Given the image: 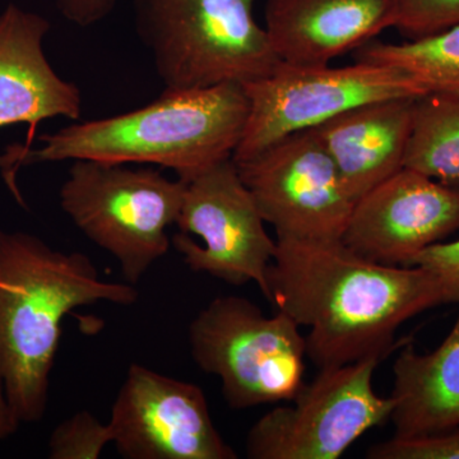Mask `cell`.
Masks as SVG:
<instances>
[{
    "instance_id": "obj_11",
    "label": "cell",
    "mask_w": 459,
    "mask_h": 459,
    "mask_svg": "<svg viewBox=\"0 0 459 459\" xmlns=\"http://www.w3.org/2000/svg\"><path fill=\"white\" fill-rule=\"evenodd\" d=\"M108 424L124 458H238L214 427L198 385L143 365L129 367Z\"/></svg>"
},
{
    "instance_id": "obj_21",
    "label": "cell",
    "mask_w": 459,
    "mask_h": 459,
    "mask_svg": "<svg viewBox=\"0 0 459 459\" xmlns=\"http://www.w3.org/2000/svg\"><path fill=\"white\" fill-rule=\"evenodd\" d=\"M369 459H459V425L413 439H392L376 443L367 452Z\"/></svg>"
},
{
    "instance_id": "obj_7",
    "label": "cell",
    "mask_w": 459,
    "mask_h": 459,
    "mask_svg": "<svg viewBox=\"0 0 459 459\" xmlns=\"http://www.w3.org/2000/svg\"><path fill=\"white\" fill-rule=\"evenodd\" d=\"M249 114L232 160L246 161L287 135L307 131L370 102L418 99L433 93L427 83L400 68L377 63L353 65H291L244 84Z\"/></svg>"
},
{
    "instance_id": "obj_22",
    "label": "cell",
    "mask_w": 459,
    "mask_h": 459,
    "mask_svg": "<svg viewBox=\"0 0 459 459\" xmlns=\"http://www.w3.org/2000/svg\"><path fill=\"white\" fill-rule=\"evenodd\" d=\"M409 267H421L434 272L459 289V240L437 243L425 247L409 263Z\"/></svg>"
},
{
    "instance_id": "obj_4",
    "label": "cell",
    "mask_w": 459,
    "mask_h": 459,
    "mask_svg": "<svg viewBox=\"0 0 459 459\" xmlns=\"http://www.w3.org/2000/svg\"><path fill=\"white\" fill-rule=\"evenodd\" d=\"M255 0H135V30L165 90L255 82L280 57L255 18Z\"/></svg>"
},
{
    "instance_id": "obj_2",
    "label": "cell",
    "mask_w": 459,
    "mask_h": 459,
    "mask_svg": "<svg viewBox=\"0 0 459 459\" xmlns=\"http://www.w3.org/2000/svg\"><path fill=\"white\" fill-rule=\"evenodd\" d=\"M247 114L249 100L241 84L164 90L137 110L45 133L38 138L39 147L9 146L0 155V170L20 199L16 175L21 168L75 160L159 166L188 183L232 159Z\"/></svg>"
},
{
    "instance_id": "obj_8",
    "label": "cell",
    "mask_w": 459,
    "mask_h": 459,
    "mask_svg": "<svg viewBox=\"0 0 459 459\" xmlns=\"http://www.w3.org/2000/svg\"><path fill=\"white\" fill-rule=\"evenodd\" d=\"M380 356L319 369L292 406L265 413L247 435L250 459H338L361 435L391 416L394 400L380 397L373 377Z\"/></svg>"
},
{
    "instance_id": "obj_16",
    "label": "cell",
    "mask_w": 459,
    "mask_h": 459,
    "mask_svg": "<svg viewBox=\"0 0 459 459\" xmlns=\"http://www.w3.org/2000/svg\"><path fill=\"white\" fill-rule=\"evenodd\" d=\"M394 437L413 439L459 425V316L437 350L419 353L412 342L394 364Z\"/></svg>"
},
{
    "instance_id": "obj_19",
    "label": "cell",
    "mask_w": 459,
    "mask_h": 459,
    "mask_svg": "<svg viewBox=\"0 0 459 459\" xmlns=\"http://www.w3.org/2000/svg\"><path fill=\"white\" fill-rule=\"evenodd\" d=\"M108 444L113 437L108 422L80 411L54 429L48 446L51 459H98Z\"/></svg>"
},
{
    "instance_id": "obj_5",
    "label": "cell",
    "mask_w": 459,
    "mask_h": 459,
    "mask_svg": "<svg viewBox=\"0 0 459 459\" xmlns=\"http://www.w3.org/2000/svg\"><path fill=\"white\" fill-rule=\"evenodd\" d=\"M186 183L152 168L75 160L59 192L60 207L96 246L113 255L135 285L168 255Z\"/></svg>"
},
{
    "instance_id": "obj_20",
    "label": "cell",
    "mask_w": 459,
    "mask_h": 459,
    "mask_svg": "<svg viewBox=\"0 0 459 459\" xmlns=\"http://www.w3.org/2000/svg\"><path fill=\"white\" fill-rule=\"evenodd\" d=\"M394 29L410 40L459 26V0H394Z\"/></svg>"
},
{
    "instance_id": "obj_17",
    "label": "cell",
    "mask_w": 459,
    "mask_h": 459,
    "mask_svg": "<svg viewBox=\"0 0 459 459\" xmlns=\"http://www.w3.org/2000/svg\"><path fill=\"white\" fill-rule=\"evenodd\" d=\"M404 168L459 189V91L416 99Z\"/></svg>"
},
{
    "instance_id": "obj_24",
    "label": "cell",
    "mask_w": 459,
    "mask_h": 459,
    "mask_svg": "<svg viewBox=\"0 0 459 459\" xmlns=\"http://www.w3.org/2000/svg\"><path fill=\"white\" fill-rule=\"evenodd\" d=\"M20 425V420L14 415L4 391L0 386V442L16 433Z\"/></svg>"
},
{
    "instance_id": "obj_15",
    "label": "cell",
    "mask_w": 459,
    "mask_h": 459,
    "mask_svg": "<svg viewBox=\"0 0 459 459\" xmlns=\"http://www.w3.org/2000/svg\"><path fill=\"white\" fill-rule=\"evenodd\" d=\"M415 101L406 98L370 102L310 128L355 204L404 168Z\"/></svg>"
},
{
    "instance_id": "obj_3",
    "label": "cell",
    "mask_w": 459,
    "mask_h": 459,
    "mask_svg": "<svg viewBox=\"0 0 459 459\" xmlns=\"http://www.w3.org/2000/svg\"><path fill=\"white\" fill-rule=\"evenodd\" d=\"M138 290L100 277L82 253L0 229V386L21 424L41 421L65 316L107 301L132 305Z\"/></svg>"
},
{
    "instance_id": "obj_23",
    "label": "cell",
    "mask_w": 459,
    "mask_h": 459,
    "mask_svg": "<svg viewBox=\"0 0 459 459\" xmlns=\"http://www.w3.org/2000/svg\"><path fill=\"white\" fill-rule=\"evenodd\" d=\"M57 11L68 22L91 27L113 13L117 0H56Z\"/></svg>"
},
{
    "instance_id": "obj_1",
    "label": "cell",
    "mask_w": 459,
    "mask_h": 459,
    "mask_svg": "<svg viewBox=\"0 0 459 459\" xmlns=\"http://www.w3.org/2000/svg\"><path fill=\"white\" fill-rule=\"evenodd\" d=\"M268 298L299 327H309L307 358L319 369L385 358L407 320L459 303V289L421 267L382 264L342 240L277 238Z\"/></svg>"
},
{
    "instance_id": "obj_10",
    "label": "cell",
    "mask_w": 459,
    "mask_h": 459,
    "mask_svg": "<svg viewBox=\"0 0 459 459\" xmlns=\"http://www.w3.org/2000/svg\"><path fill=\"white\" fill-rule=\"evenodd\" d=\"M235 164L277 238L342 240L355 202L313 129Z\"/></svg>"
},
{
    "instance_id": "obj_12",
    "label": "cell",
    "mask_w": 459,
    "mask_h": 459,
    "mask_svg": "<svg viewBox=\"0 0 459 459\" xmlns=\"http://www.w3.org/2000/svg\"><path fill=\"white\" fill-rule=\"evenodd\" d=\"M459 230V189L403 168L353 205L342 241L364 258L409 267Z\"/></svg>"
},
{
    "instance_id": "obj_14",
    "label": "cell",
    "mask_w": 459,
    "mask_h": 459,
    "mask_svg": "<svg viewBox=\"0 0 459 459\" xmlns=\"http://www.w3.org/2000/svg\"><path fill=\"white\" fill-rule=\"evenodd\" d=\"M394 0H268L265 30L281 62L328 65L394 26Z\"/></svg>"
},
{
    "instance_id": "obj_13",
    "label": "cell",
    "mask_w": 459,
    "mask_h": 459,
    "mask_svg": "<svg viewBox=\"0 0 459 459\" xmlns=\"http://www.w3.org/2000/svg\"><path fill=\"white\" fill-rule=\"evenodd\" d=\"M47 18L8 4L0 12V129L26 124L32 144L39 124L54 117L81 119L82 93L63 80L45 56Z\"/></svg>"
},
{
    "instance_id": "obj_9",
    "label": "cell",
    "mask_w": 459,
    "mask_h": 459,
    "mask_svg": "<svg viewBox=\"0 0 459 459\" xmlns=\"http://www.w3.org/2000/svg\"><path fill=\"white\" fill-rule=\"evenodd\" d=\"M255 198L234 160L186 183L171 246L193 272L230 285L255 282L268 298L267 272L277 240L268 235Z\"/></svg>"
},
{
    "instance_id": "obj_18",
    "label": "cell",
    "mask_w": 459,
    "mask_h": 459,
    "mask_svg": "<svg viewBox=\"0 0 459 459\" xmlns=\"http://www.w3.org/2000/svg\"><path fill=\"white\" fill-rule=\"evenodd\" d=\"M356 62L395 66L433 92L459 91V26L403 44L368 42L359 48Z\"/></svg>"
},
{
    "instance_id": "obj_6",
    "label": "cell",
    "mask_w": 459,
    "mask_h": 459,
    "mask_svg": "<svg viewBox=\"0 0 459 459\" xmlns=\"http://www.w3.org/2000/svg\"><path fill=\"white\" fill-rule=\"evenodd\" d=\"M195 364L220 377L232 409L291 402L303 388L307 341L277 310L265 316L241 296L213 299L189 325Z\"/></svg>"
}]
</instances>
